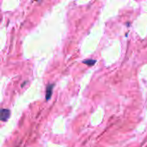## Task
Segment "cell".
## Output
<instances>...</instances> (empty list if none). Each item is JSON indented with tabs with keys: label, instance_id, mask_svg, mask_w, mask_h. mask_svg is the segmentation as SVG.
I'll use <instances>...</instances> for the list:
<instances>
[{
	"label": "cell",
	"instance_id": "3957f363",
	"mask_svg": "<svg viewBox=\"0 0 147 147\" xmlns=\"http://www.w3.org/2000/svg\"><path fill=\"white\" fill-rule=\"evenodd\" d=\"M95 60H85V61H83V63L84 64H95Z\"/></svg>",
	"mask_w": 147,
	"mask_h": 147
},
{
	"label": "cell",
	"instance_id": "6da1fadb",
	"mask_svg": "<svg viewBox=\"0 0 147 147\" xmlns=\"http://www.w3.org/2000/svg\"><path fill=\"white\" fill-rule=\"evenodd\" d=\"M10 115V112L9 109H1L0 110V120L6 121Z\"/></svg>",
	"mask_w": 147,
	"mask_h": 147
},
{
	"label": "cell",
	"instance_id": "277c9868",
	"mask_svg": "<svg viewBox=\"0 0 147 147\" xmlns=\"http://www.w3.org/2000/svg\"><path fill=\"white\" fill-rule=\"evenodd\" d=\"M36 1H37V0H36Z\"/></svg>",
	"mask_w": 147,
	"mask_h": 147
},
{
	"label": "cell",
	"instance_id": "7a4b0ae2",
	"mask_svg": "<svg viewBox=\"0 0 147 147\" xmlns=\"http://www.w3.org/2000/svg\"><path fill=\"white\" fill-rule=\"evenodd\" d=\"M52 89H53V84H50L47 86L46 88V99L49 100L51 98L52 95Z\"/></svg>",
	"mask_w": 147,
	"mask_h": 147
}]
</instances>
